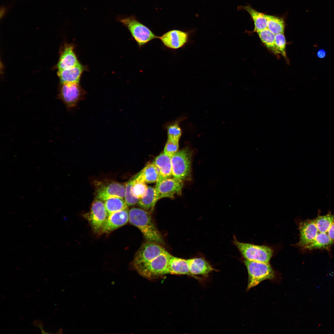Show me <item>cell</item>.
Masks as SVG:
<instances>
[{
    "mask_svg": "<svg viewBox=\"0 0 334 334\" xmlns=\"http://www.w3.org/2000/svg\"><path fill=\"white\" fill-rule=\"evenodd\" d=\"M299 240L297 246L304 251L329 250L334 244V214L318 215L299 223Z\"/></svg>",
    "mask_w": 334,
    "mask_h": 334,
    "instance_id": "obj_1",
    "label": "cell"
},
{
    "mask_svg": "<svg viewBox=\"0 0 334 334\" xmlns=\"http://www.w3.org/2000/svg\"><path fill=\"white\" fill-rule=\"evenodd\" d=\"M129 221L140 230L147 242L159 244L163 242L161 234L147 211L137 208H131L129 212Z\"/></svg>",
    "mask_w": 334,
    "mask_h": 334,
    "instance_id": "obj_2",
    "label": "cell"
},
{
    "mask_svg": "<svg viewBox=\"0 0 334 334\" xmlns=\"http://www.w3.org/2000/svg\"><path fill=\"white\" fill-rule=\"evenodd\" d=\"M193 151L188 148L178 151L171 157L173 176L184 181L190 180L191 172Z\"/></svg>",
    "mask_w": 334,
    "mask_h": 334,
    "instance_id": "obj_3",
    "label": "cell"
},
{
    "mask_svg": "<svg viewBox=\"0 0 334 334\" xmlns=\"http://www.w3.org/2000/svg\"><path fill=\"white\" fill-rule=\"evenodd\" d=\"M233 243L245 259L269 263L273 254V249L268 246L241 242L235 237Z\"/></svg>",
    "mask_w": 334,
    "mask_h": 334,
    "instance_id": "obj_4",
    "label": "cell"
},
{
    "mask_svg": "<svg viewBox=\"0 0 334 334\" xmlns=\"http://www.w3.org/2000/svg\"><path fill=\"white\" fill-rule=\"evenodd\" d=\"M118 20L128 28L139 48L158 38L149 28L133 16L119 17Z\"/></svg>",
    "mask_w": 334,
    "mask_h": 334,
    "instance_id": "obj_5",
    "label": "cell"
},
{
    "mask_svg": "<svg viewBox=\"0 0 334 334\" xmlns=\"http://www.w3.org/2000/svg\"><path fill=\"white\" fill-rule=\"evenodd\" d=\"M243 262L248 274V290L265 280L272 279L275 277L274 272L269 263L245 259H244Z\"/></svg>",
    "mask_w": 334,
    "mask_h": 334,
    "instance_id": "obj_6",
    "label": "cell"
},
{
    "mask_svg": "<svg viewBox=\"0 0 334 334\" xmlns=\"http://www.w3.org/2000/svg\"><path fill=\"white\" fill-rule=\"evenodd\" d=\"M170 255L167 251L152 260L135 268L140 274L148 278L168 274V266Z\"/></svg>",
    "mask_w": 334,
    "mask_h": 334,
    "instance_id": "obj_7",
    "label": "cell"
},
{
    "mask_svg": "<svg viewBox=\"0 0 334 334\" xmlns=\"http://www.w3.org/2000/svg\"><path fill=\"white\" fill-rule=\"evenodd\" d=\"M85 95L79 83L63 84L60 89L59 97L68 108L71 109L84 99Z\"/></svg>",
    "mask_w": 334,
    "mask_h": 334,
    "instance_id": "obj_8",
    "label": "cell"
},
{
    "mask_svg": "<svg viewBox=\"0 0 334 334\" xmlns=\"http://www.w3.org/2000/svg\"><path fill=\"white\" fill-rule=\"evenodd\" d=\"M166 252L160 244L147 242L142 245L136 253L133 262V266L135 268L147 263Z\"/></svg>",
    "mask_w": 334,
    "mask_h": 334,
    "instance_id": "obj_9",
    "label": "cell"
},
{
    "mask_svg": "<svg viewBox=\"0 0 334 334\" xmlns=\"http://www.w3.org/2000/svg\"><path fill=\"white\" fill-rule=\"evenodd\" d=\"M93 231L98 233L108 217L103 201L95 199L92 203L90 212L84 215Z\"/></svg>",
    "mask_w": 334,
    "mask_h": 334,
    "instance_id": "obj_10",
    "label": "cell"
},
{
    "mask_svg": "<svg viewBox=\"0 0 334 334\" xmlns=\"http://www.w3.org/2000/svg\"><path fill=\"white\" fill-rule=\"evenodd\" d=\"M95 199L104 201L114 196L124 198L125 186L114 181L99 182L96 185Z\"/></svg>",
    "mask_w": 334,
    "mask_h": 334,
    "instance_id": "obj_11",
    "label": "cell"
},
{
    "mask_svg": "<svg viewBox=\"0 0 334 334\" xmlns=\"http://www.w3.org/2000/svg\"><path fill=\"white\" fill-rule=\"evenodd\" d=\"M184 182L173 177L156 182L155 189L158 199L162 198H173L175 195H180Z\"/></svg>",
    "mask_w": 334,
    "mask_h": 334,
    "instance_id": "obj_12",
    "label": "cell"
},
{
    "mask_svg": "<svg viewBox=\"0 0 334 334\" xmlns=\"http://www.w3.org/2000/svg\"><path fill=\"white\" fill-rule=\"evenodd\" d=\"M190 35L188 32L173 29L158 36V38L166 48L176 49L183 47L188 43Z\"/></svg>",
    "mask_w": 334,
    "mask_h": 334,
    "instance_id": "obj_13",
    "label": "cell"
},
{
    "mask_svg": "<svg viewBox=\"0 0 334 334\" xmlns=\"http://www.w3.org/2000/svg\"><path fill=\"white\" fill-rule=\"evenodd\" d=\"M129 212L128 208L109 216L98 234L108 233L126 225L129 221Z\"/></svg>",
    "mask_w": 334,
    "mask_h": 334,
    "instance_id": "obj_14",
    "label": "cell"
},
{
    "mask_svg": "<svg viewBox=\"0 0 334 334\" xmlns=\"http://www.w3.org/2000/svg\"><path fill=\"white\" fill-rule=\"evenodd\" d=\"M191 275L208 276L214 269L206 260L202 257H195L187 259Z\"/></svg>",
    "mask_w": 334,
    "mask_h": 334,
    "instance_id": "obj_15",
    "label": "cell"
},
{
    "mask_svg": "<svg viewBox=\"0 0 334 334\" xmlns=\"http://www.w3.org/2000/svg\"><path fill=\"white\" fill-rule=\"evenodd\" d=\"M153 163L157 166L160 171V177L157 182L170 178L172 175L171 157L163 152L156 158Z\"/></svg>",
    "mask_w": 334,
    "mask_h": 334,
    "instance_id": "obj_16",
    "label": "cell"
},
{
    "mask_svg": "<svg viewBox=\"0 0 334 334\" xmlns=\"http://www.w3.org/2000/svg\"><path fill=\"white\" fill-rule=\"evenodd\" d=\"M73 49V47L70 45L65 48L58 64V71L73 67L79 63Z\"/></svg>",
    "mask_w": 334,
    "mask_h": 334,
    "instance_id": "obj_17",
    "label": "cell"
},
{
    "mask_svg": "<svg viewBox=\"0 0 334 334\" xmlns=\"http://www.w3.org/2000/svg\"><path fill=\"white\" fill-rule=\"evenodd\" d=\"M168 274L190 275L187 259L170 255L168 266Z\"/></svg>",
    "mask_w": 334,
    "mask_h": 334,
    "instance_id": "obj_18",
    "label": "cell"
},
{
    "mask_svg": "<svg viewBox=\"0 0 334 334\" xmlns=\"http://www.w3.org/2000/svg\"><path fill=\"white\" fill-rule=\"evenodd\" d=\"M83 71V67L79 63L73 67L58 71V75L62 84L79 83Z\"/></svg>",
    "mask_w": 334,
    "mask_h": 334,
    "instance_id": "obj_19",
    "label": "cell"
},
{
    "mask_svg": "<svg viewBox=\"0 0 334 334\" xmlns=\"http://www.w3.org/2000/svg\"><path fill=\"white\" fill-rule=\"evenodd\" d=\"M160 177L159 168L153 163L145 166L139 174L137 179L144 182L152 183L157 182Z\"/></svg>",
    "mask_w": 334,
    "mask_h": 334,
    "instance_id": "obj_20",
    "label": "cell"
},
{
    "mask_svg": "<svg viewBox=\"0 0 334 334\" xmlns=\"http://www.w3.org/2000/svg\"><path fill=\"white\" fill-rule=\"evenodd\" d=\"M240 7L241 9L246 11L252 18L254 24L253 32H257L267 28V20L265 14L256 11L249 5Z\"/></svg>",
    "mask_w": 334,
    "mask_h": 334,
    "instance_id": "obj_21",
    "label": "cell"
},
{
    "mask_svg": "<svg viewBox=\"0 0 334 334\" xmlns=\"http://www.w3.org/2000/svg\"><path fill=\"white\" fill-rule=\"evenodd\" d=\"M158 200L155 188L149 186L146 195L139 199L138 204L142 209L148 212H151Z\"/></svg>",
    "mask_w": 334,
    "mask_h": 334,
    "instance_id": "obj_22",
    "label": "cell"
},
{
    "mask_svg": "<svg viewBox=\"0 0 334 334\" xmlns=\"http://www.w3.org/2000/svg\"><path fill=\"white\" fill-rule=\"evenodd\" d=\"M104 203L108 216L114 212L128 208L123 198L118 196L109 198L105 201Z\"/></svg>",
    "mask_w": 334,
    "mask_h": 334,
    "instance_id": "obj_23",
    "label": "cell"
},
{
    "mask_svg": "<svg viewBox=\"0 0 334 334\" xmlns=\"http://www.w3.org/2000/svg\"><path fill=\"white\" fill-rule=\"evenodd\" d=\"M262 42L269 50L276 54H280L275 43V34L268 28L257 32Z\"/></svg>",
    "mask_w": 334,
    "mask_h": 334,
    "instance_id": "obj_24",
    "label": "cell"
},
{
    "mask_svg": "<svg viewBox=\"0 0 334 334\" xmlns=\"http://www.w3.org/2000/svg\"><path fill=\"white\" fill-rule=\"evenodd\" d=\"M267 20V28L274 34L284 33V22L283 19L274 16L265 14Z\"/></svg>",
    "mask_w": 334,
    "mask_h": 334,
    "instance_id": "obj_25",
    "label": "cell"
},
{
    "mask_svg": "<svg viewBox=\"0 0 334 334\" xmlns=\"http://www.w3.org/2000/svg\"><path fill=\"white\" fill-rule=\"evenodd\" d=\"M137 178L133 182L131 190L133 196L136 198L140 199L146 195L148 191V186L145 182L138 180Z\"/></svg>",
    "mask_w": 334,
    "mask_h": 334,
    "instance_id": "obj_26",
    "label": "cell"
},
{
    "mask_svg": "<svg viewBox=\"0 0 334 334\" xmlns=\"http://www.w3.org/2000/svg\"><path fill=\"white\" fill-rule=\"evenodd\" d=\"M138 174L139 173L131 179L126 183L125 186L124 200L128 206H134L138 203L139 199L133 196L131 190L133 182Z\"/></svg>",
    "mask_w": 334,
    "mask_h": 334,
    "instance_id": "obj_27",
    "label": "cell"
},
{
    "mask_svg": "<svg viewBox=\"0 0 334 334\" xmlns=\"http://www.w3.org/2000/svg\"><path fill=\"white\" fill-rule=\"evenodd\" d=\"M182 134L181 129L177 123L169 126L168 128V139L179 141Z\"/></svg>",
    "mask_w": 334,
    "mask_h": 334,
    "instance_id": "obj_28",
    "label": "cell"
},
{
    "mask_svg": "<svg viewBox=\"0 0 334 334\" xmlns=\"http://www.w3.org/2000/svg\"><path fill=\"white\" fill-rule=\"evenodd\" d=\"M275 43L280 53L286 57V41L284 33H280L275 35Z\"/></svg>",
    "mask_w": 334,
    "mask_h": 334,
    "instance_id": "obj_29",
    "label": "cell"
},
{
    "mask_svg": "<svg viewBox=\"0 0 334 334\" xmlns=\"http://www.w3.org/2000/svg\"><path fill=\"white\" fill-rule=\"evenodd\" d=\"M178 142L168 139L164 148V153L171 157L178 151Z\"/></svg>",
    "mask_w": 334,
    "mask_h": 334,
    "instance_id": "obj_30",
    "label": "cell"
},
{
    "mask_svg": "<svg viewBox=\"0 0 334 334\" xmlns=\"http://www.w3.org/2000/svg\"><path fill=\"white\" fill-rule=\"evenodd\" d=\"M327 52L326 50L323 48L319 49L317 51L316 55L317 57L320 59L324 58L327 56Z\"/></svg>",
    "mask_w": 334,
    "mask_h": 334,
    "instance_id": "obj_31",
    "label": "cell"
},
{
    "mask_svg": "<svg viewBox=\"0 0 334 334\" xmlns=\"http://www.w3.org/2000/svg\"><path fill=\"white\" fill-rule=\"evenodd\" d=\"M7 12V9L4 6H2L0 9V18L1 19H2L5 16L6 12Z\"/></svg>",
    "mask_w": 334,
    "mask_h": 334,
    "instance_id": "obj_32",
    "label": "cell"
},
{
    "mask_svg": "<svg viewBox=\"0 0 334 334\" xmlns=\"http://www.w3.org/2000/svg\"><path fill=\"white\" fill-rule=\"evenodd\" d=\"M34 324L36 326L39 327L41 330L42 333L45 334L44 331L43 329V325L41 322L40 321H35L34 322Z\"/></svg>",
    "mask_w": 334,
    "mask_h": 334,
    "instance_id": "obj_33",
    "label": "cell"
}]
</instances>
